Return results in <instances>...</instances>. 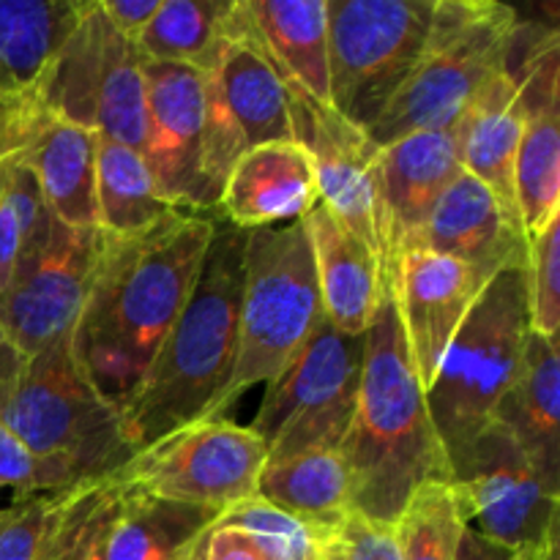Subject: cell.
I'll return each instance as SVG.
<instances>
[{
    "label": "cell",
    "mask_w": 560,
    "mask_h": 560,
    "mask_svg": "<svg viewBox=\"0 0 560 560\" xmlns=\"http://www.w3.org/2000/svg\"><path fill=\"white\" fill-rule=\"evenodd\" d=\"M217 525L244 530L266 560H310L317 552V536H320V530L301 523L293 514L279 512L257 495L219 514Z\"/></svg>",
    "instance_id": "obj_33"
},
{
    "label": "cell",
    "mask_w": 560,
    "mask_h": 560,
    "mask_svg": "<svg viewBox=\"0 0 560 560\" xmlns=\"http://www.w3.org/2000/svg\"><path fill=\"white\" fill-rule=\"evenodd\" d=\"M0 159H3V113H0Z\"/></svg>",
    "instance_id": "obj_44"
},
{
    "label": "cell",
    "mask_w": 560,
    "mask_h": 560,
    "mask_svg": "<svg viewBox=\"0 0 560 560\" xmlns=\"http://www.w3.org/2000/svg\"><path fill=\"white\" fill-rule=\"evenodd\" d=\"M219 514L217 509L124 490L102 560H186L206 541Z\"/></svg>",
    "instance_id": "obj_27"
},
{
    "label": "cell",
    "mask_w": 560,
    "mask_h": 560,
    "mask_svg": "<svg viewBox=\"0 0 560 560\" xmlns=\"http://www.w3.org/2000/svg\"><path fill=\"white\" fill-rule=\"evenodd\" d=\"M0 520H3V509H0Z\"/></svg>",
    "instance_id": "obj_47"
},
{
    "label": "cell",
    "mask_w": 560,
    "mask_h": 560,
    "mask_svg": "<svg viewBox=\"0 0 560 560\" xmlns=\"http://www.w3.org/2000/svg\"><path fill=\"white\" fill-rule=\"evenodd\" d=\"M96 213L104 235L129 238L173 217L175 208L159 197L137 148L96 135Z\"/></svg>",
    "instance_id": "obj_30"
},
{
    "label": "cell",
    "mask_w": 560,
    "mask_h": 560,
    "mask_svg": "<svg viewBox=\"0 0 560 560\" xmlns=\"http://www.w3.org/2000/svg\"><path fill=\"white\" fill-rule=\"evenodd\" d=\"M465 530L452 481L419 487L394 520L399 560H454Z\"/></svg>",
    "instance_id": "obj_32"
},
{
    "label": "cell",
    "mask_w": 560,
    "mask_h": 560,
    "mask_svg": "<svg viewBox=\"0 0 560 560\" xmlns=\"http://www.w3.org/2000/svg\"><path fill=\"white\" fill-rule=\"evenodd\" d=\"M310 560H323V556H320V547H317V552H315V556H312Z\"/></svg>",
    "instance_id": "obj_45"
},
{
    "label": "cell",
    "mask_w": 560,
    "mask_h": 560,
    "mask_svg": "<svg viewBox=\"0 0 560 560\" xmlns=\"http://www.w3.org/2000/svg\"><path fill=\"white\" fill-rule=\"evenodd\" d=\"M339 454L350 476V512L372 523L394 525L419 487L452 481L388 282L366 328L359 405Z\"/></svg>",
    "instance_id": "obj_2"
},
{
    "label": "cell",
    "mask_w": 560,
    "mask_h": 560,
    "mask_svg": "<svg viewBox=\"0 0 560 560\" xmlns=\"http://www.w3.org/2000/svg\"><path fill=\"white\" fill-rule=\"evenodd\" d=\"M233 3L235 0H162L135 47L142 60L151 63L211 69Z\"/></svg>",
    "instance_id": "obj_31"
},
{
    "label": "cell",
    "mask_w": 560,
    "mask_h": 560,
    "mask_svg": "<svg viewBox=\"0 0 560 560\" xmlns=\"http://www.w3.org/2000/svg\"><path fill=\"white\" fill-rule=\"evenodd\" d=\"M88 560H102V552H96V556H91Z\"/></svg>",
    "instance_id": "obj_46"
},
{
    "label": "cell",
    "mask_w": 560,
    "mask_h": 560,
    "mask_svg": "<svg viewBox=\"0 0 560 560\" xmlns=\"http://www.w3.org/2000/svg\"><path fill=\"white\" fill-rule=\"evenodd\" d=\"M55 118L142 151L145 140V60L88 0L80 22L36 88Z\"/></svg>",
    "instance_id": "obj_10"
},
{
    "label": "cell",
    "mask_w": 560,
    "mask_h": 560,
    "mask_svg": "<svg viewBox=\"0 0 560 560\" xmlns=\"http://www.w3.org/2000/svg\"><path fill=\"white\" fill-rule=\"evenodd\" d=\"M386 282L405 345L427 392L443 353L487 282L465 262L424 246H408L394 255L386 268Z\"/></svg>",
    "instance_id": "obj_17"
},
{
    "label": "cell",
    "mask_w": 560,
    "mask_h": 560,
    "mask_svg": "<svg viewBox=\"0 0 560 560\" xmlns=\"http://www.w3.org/2000/svg\"><path fill=\"white\" fill-rule=\"evenodd\" d=\"M530 331L525 266L487 282L427 388V408L448 468L465 454L514 383Z\"/></svg>",
    "instance_id": "obj_5"
},
{
    "label": "cell",
    "mask_w": 560,
    "mask_h": 560,
    "mask_svg": "<svg viewBox=\"0 0 560 560\" xmlns=\"http://www.w3.org/2000/svg\"><path fill=\"white\" fill-rule=\"evenodd\" d=\"M9 131V156L36 173L52 217L74 230L98 228L96 135L55 118L33 91L11 98Z\"/></svg>",
    "instance_id": "obj_18"
},
{
    "label": "cell",
    "mask_w": 560,
    "mask_h": 560,
    "mask_svg": "<svg viewBox=\"0 0 560 560\" xmlns=\"http://www.w3.org/2000/svg\"><path fill=\"white\" fill-rule=\"evenodd\" d=\"M22 364H25V355L16 350V345L11 342L9 334H5V328H3V323H0V388H3L5 383H9L11 377L22 370Z\"/></svg>",
    "instance_id": "obj_42"
},
{
    "label": "cell",
    "mask_w": 560,
    "mask_h": 560,
    "mask_svg": "<svg viewBox=\"0 0 560 560\" xmlns=\"http://www.w3.org/2000/svg\"><path fill=\"white\" fill-rule=\"evenodd\" d=\"M454 560H558V552L512 550V547L495 545V541L485 539L476 530L465 528L463 536H459L457 558Z\"/></svg>",
    "instance_id": "obj_40"
},
{
    "label": "cell",
    "mask_w": 560,
    "mask_h": 560,
    "mask_svg": "<svg viewBox=\"0 0 560 560\" xmlns=\"http://www.w3.org/2000/svg\"><path fill=\"white\" fill-rule=\"evenodd\" d=\"M244 262L238 359L222 397V413L249 386L273 381L323 320L304 219L249 230Z\"/></svg>",
    "instance_id": "obj_7"
},
{
    "label": "cell",
    "mask_w": 560,
    "mask_h": 560,
    "mask_svg": "<svg viewBox=\"0 0 560 560\" xmlns=\"http://www.w3.org/2000/svg\"><path fill=\"white\" fill-rule=\"evenodd\" d=\"M88 0H0V96L31 93L80 22Z\"/></svg>",
    "instance_id": "obj_26"
},
{
    "label": "cell",
    "mask_w": 560,
    "mask_h": 560,
    "mask_svg": "<svg viewBox=\"0 0 560 560\" xmlns=\"http://www.w3.org/2000/svg\"><path fill=\"white\" fill-rule=\"evenodd\" d=\"M520 38H523V27L517 33V44H514L506 69L492 74L457 118V135L465 173L481 180L490 195L501 202L509 219L523 228L517 211V186H514V162H517L520 137H523Z\"/></svg>",
    "instance_id": "obj_23"
},
{
    "label": "cell",
    "mask_w": 560,
    "mask_h": 560,
    "mask_svg": "<svg viewBox=\"0 0 560 560\" xmlns=\"http://www.w3.org/2000/svg\"><path fill=\"white\" fill-rule=\"evenodd\" d=\"M452 487L465 528L512 550L558 552V495L501 424L485 427L452 465Z\"/></svg>",
    "instance_id": "obj_12"
},
{
    "label": "cell",
    "mask_w": 560,
    "mask_h": 560,
    "mask_svg": "<svg viewBox=\"0 0 560 560\" xmlns=\"http://www.w3.org/2000/svg\"><path fill=\"white\" fill-rule=\"evenodd\" d=\"M206 539H208V536H206ZM186 560H206V541H202V545L197 547V550L191 552V556L186 558Z\"/></svg>",
    "instance_id": "obj_43"
},
{
    "label": "cell",
    "mask_w": 560,
    "mask_h": 560,
    "mask_svg": "<svg viewBox=\"0 0 560 560\" xmlns=\"http://www.w3.org/2000/svg\"><path fill=\"white\" fill-rule=\"evenodd\" d=\"M206 560H266V556L244 530L213 525L206 539Z\"/></svg>",
    "instance_id": "obj_41"
},
{
    "label": "cell",
    "mask_w": 560,
    "mask_h": 560,
    "mask_svg": "<svg viewBox=\"0 0 560 560\" xmlns=\"http://www.w3.org/2000/svg\"><path fill=\"white\" fill-rule=\"evenodd\" d=\"M463 173L457 124L416 131L381 148L377 156V213H381V266L402 252L430 219L443 191Z\"/></svg>",
    "instance_id": "obj_19"
},
{
    "label": "cell",
    "mask_w": 560,
    "mask_h": 560,
    "mask_svg": "<svg viewBox=\"0 0 560 560\" xmlns=\"http://www.w3.org/2000/svg\"><path fill=\"white\" fill-rule=\"evenodd\" d=\"M560 361L558 339L528 331L520 372L498 402L492 421L501 424L545 487L560 498Z\"/></svg>",
    "instance_id": "obj_24"
},
{
    "label": "cell",
    "mask_w": 560,
    "mask_h": 560,
    "mask_svg": "<svg viewBox=\"0 0 560 560\" xmlns=\"http://www.w3.org/2000/svg\"><path fill=\"white\" fill-rule=\"evenodd\" d=\"M408 246L454 257L474 268L485 282L506 268L528 262L525 230L512 222L490 189L465 170L443 191L421 233Z\"/></svg>",
    "instance_id": "obj_20"
},
{
    "label": "cell",
    "mask_w": 560,
    "mask_h": 560,
    "mask_svg": "<svg viewBox=\"0 0 560 560\" xmlns=\"http://www.w3.org/2000/svg\"><path fill=\"white\" fill-rule=\"evenodd\" d=\"M246 230L213 217L189 301L159 348L140 392L120 413L131 452L202 419H222V397L238 359Z\"/></svg>",
    "instance_id": "obj_3"
},
{
    "label": "cell",
    "mask_w": 560,
    "mask_h": 560,
    "mask_svg": "<svg viewBox=\"0 0 560 560\" xmlns=\"http://www.w3.org/2000/svg\"><path fill=\"white\" fill-rule=\"evenodd\" d=\"M520 137L514 186L525 235H536L560 213V38L552 27L525 22L520 38Z\"/></svg>",
    "instance_id": "obj_16"
},
{
    "label": "cell",
    "mask_w": 560,
    "mask_h": 560,
    "mask_svg": "<svg viewBox=\"0 0 560 560\" xmlns=\"http://www.w3.org/2000/svg\"><path fill=\"white\" fill-rule=\"evenodd\" d=\"M520 27L517 11L495 0H438L424 55L366 129L370 140L383 148L457 124L479 88L509 66Z\"/></svg>",
    "instance_id": "obj_6"
},
{
    "label": "cell",
    "mask_w": 560,
    "mask_h": 560,
    "mask_svg": "<svg viewBox=\"0 0 560 560\" xmlns=\"http://www.w3.org/2000/svg\"><path fill=\"white\" fill-rule=\"evenodd\" d=\"M438 0H326L331 107L370 129L424 55Z\"/></svg>",
    "instance_id": "obj_8"
},
{
    "label": "cell",
    "mask_w": 560,
    "mask_h": 560,
    "mask_svg": "<svg viewBox=\"0 0 560 560\" xmlns=\"http://www.w3.org/2000/svg\"><path fill=\"white\" fill-rule=\"evenodd\" d=\"M0 424L38 463L44 492L107 479L135 457L120 413L77 361L71 334L25 359L0 388Z\"/></svg>",
    "instance_id": "obj_4"
},
{
    "label": "cell",
    "mask_w": 560,
    "mask_h": 560,
    "mask_svg": "<svg viewBox=\"0 0 560 560\" xmlns=\"http://www.w3.org/2000/svg\"><path fill=\"white\" fill-rule=\"evenodd\" d=\"M323 560H399L394 525L350 514L337 528L317 536Z\"/></svg>",
    "instance_id": "obj_35"
},
{
    "label": "cell",
    "mask_w": 560,
    "mask_h": 560,
    "mask_svg": "<svg viewBox=\"0 0 560 560\" xmlns=\"http://www.w3.org/2000/svg\"><path fill=\"white\" fill-rule=\"evenodd\" d=\"M206 74L238 124L246 148L293 140L282 74L257 36L246 0H235L230 9L222 47Z\"/></svg>",
    "instance_id": "obj_21"
},
{
    "label": "cell",
    "mask_w": 560,
    "mask_h": 560,
    "mask_svg": "<svg viewBox=\"0 0 560 560\" xmlns=\"http://www.w3.org/2000/svg\"><path fill=\"white\" fill-rule=\"evenodd\" d=\"M317 202L320 186L304 148L295 140L268 142L235 162L213 217L249 233L306 219Z\"/></svg>",
    "instance_id": "obj_22"
},
{
    "label": "cell",
    "mask_w": 560,
    "mask_h": 560,
    "mask_svg": "<svg viewBox=\"0 0 560 560\" xmlns=\"http://www.w3.org/2000/svg\"><path fill=\"white\" fill-rule=\"evenodd\" d=\"M11 490L14 501L47 495L42 485V468L25 446L0 424V492Z\"/></svg>",
    "instance_id": "obj_37"
},
{
    "label": "cell",
    "mask_w": 560,
    "mask_h": 560,
    "mask_svg": "<svg viewBox=\"0 0 560 560\" xmlns=\"http://www.w3.org/2000/svg\"><path fill=\"white\" fill-rule=\"evenodd\" d=\"M55 492L14 501L0 520V560H36L52 512Z\"/></svg>",
    "instance_id": "obj_36"
},
{
    "label": "cell",
    "mask_w": 560,
    "mask_h": 560,
    "mask_svg": "<svg viewBox=\"0 0 560 560\" xmlns=\"http://www.w3.org/2000/svg\"><path fill=\"white\" fill-rule=\"evenodd\" d=\"M560 213L547 228L528 238V317L530 331L558 339L560 328Z\"/></svg>",
    "instance_id": "obj_34"
},
{
    "label": "cell",
    "mask_w": 560,
    "mask_h": 560,
    "mask_svg": "<svg viewBox=\"0 0 560 560\" xmlns=\"http://www.w3.org/2000/svg\"><path fill=\"white\" fill-rule=\"evenodd\" d=\"M266 459L249 427L202 419L159 438L113 476L129 492L228 512L255 495Z\"/></svg>",
    "instance_id": "obj_11"
},
{
    "label": "cell",
    "mask_w": 560,
    "mask_h": 560,
    "mask_svg": "<svg viewBox=\"0 0 560 560\" xmlns=\"http://www.w3.org/2000/svg\"><path fill=\"white\" fill-rule=\"evenodd\" d=\"M206 77L191 66L145 60V159L159 197L175 211L213 213L202 180Z\"/></svg>",
    "instance_id": "obj_15"
},
{
    "label": "cell",
    "mask_w": 560,
    "mask_h": 560,
    "mask_svg": "<svg viewBox=\"0 0 560 560\" xmlns=\"http://www.w3.org/2000/svg\"><path fill=\"white\" fill-rule=\"evenodd\" d=\"M288 93L293 140L312 159L320 202L381 260V213H377V156L381 148L361 126L350 124L331 104L282 77Z\"/></svg>",
    "instance_id": "obj_13"
},
{
    "label": "cell",
    "mask_w": 560,
    "mask_h": 560,
    "mask_svg": "<svg viewBox=\"0 0 560 560\" xmlns=\"http://www.w3.org/2000/svg\"><path fill=\"white\" fill-rule=\"evenodd\" d=\"M260 501L299 517L315 530H331L350 517V476L339 448H315L262 465Z\"/></svg>",
    "instance_id": "obj_29"
},
{
    "label": "cell",
    "mask_w": 560,
    "mask_h": 560,
    "mask_svg": "<svg viewBox=\"0 0 560 560\" xmlns=\"http://www.w3.org/2000/svg\"><path fill=\"white\" fill-rule=\"evenodd\" d=\"M102 246L104 233L98 228L74 230L55 222L49 244L36 260L16 268L0 295V323L25 359L71 334L85 306Z\"/></svg>",
    "instance_id": "obj_14"
},
{
    "label": "cell",
    "mask_w": 560,
    "mask_h": 560,
    "mask_svg": "<svg viewBox=\"0 0 560 560\" xmlns=\"http://www.w3.org/2000/svg\"><path fill=\"white\" fill-rule=\"evenodd\" d=\"M304 222L315 257L323 317L345 334H366L386 288L381 260L323 202L312 208Z\"/></svg>",
    "instance_id": "obj_25"
},
{
    "label": "cell",
    "mask_w": 560,
    "mask_h": 560,
    "mask_svg": "<svg viewBox=\"0 0 560 560\" xmlns=\"http://www.w3.org/2000/svg\"><path fill=\"white\" fill-rule=\"evenodd\" d=\"M22 257V228L16 219L14 208L9 206L3 195H0V295L14 279L16 266Z\"/></svg>",
    "instance_id": "obj_39"
},
{
    "label": "cell",
    "mask_w": 560,
    "mask_h": 560,
    "mask_svg": "<svg viewBox=\"0 0 560 560\" xmlns=\"http://www.w3.org/2000/svg\"><path fill=\"white\" fill-rule=\"evenodd\" d=\"M366 334H345L323 317L304 348L273 381L249 430L266 443L268 463L339 448L359 405Z\"/></svg>",
    "instance_id": "obj_9"
},
{
    "label": "cell",
    "mask_w": 560,
    "mask_h": 560,
    "mask_svg": "<svg viewBox=\"0 0 560 560\" xmlns=\"http://www.w3.org/2000/svg\"><path fill=\"white\" fill-rule=\"evenodd\" d=\"M246 9L279 74L331 104L326 0H246Z\"/></svg>",
    "instance_id": "obj_28"
},
{
    "label": "cell",
    "mask_w": 560,
    "mask_h": 560,
    "mask_svg": "<svg viewBox=\"0 0 560 560\" xmlns=\"http://www.w3.org/2000/svg\"><path fill=\"white\" fill-rule=\"evenodd\" d=\"M213 213L175 211L129 238L104 235L71 348L96 392L118 413L140 392L159 348L189 301Z\"/></svg>",
    "instance_id": "obj_1"
},
{
    "label": "cell",
    "mask_w": 560,
    "mask_h": 560,
    "mask_svg": "<svg viewBox=\"0 0 560 560\" xmlns=\"http://www.w3.org/2000/svg\"><path fill=\"white\" fill-rule=\"evenodd\" d=\"M162 0H98V9L107 16L109 25L126 36L129 42H137L140 33L145 31L148 22L159 11Z\"/></svg>",
    "instance_id": "obj_38"
}]
</instances>
